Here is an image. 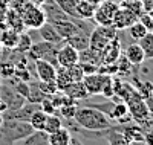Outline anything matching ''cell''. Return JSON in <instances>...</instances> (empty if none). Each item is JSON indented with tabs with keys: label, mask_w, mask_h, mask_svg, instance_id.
<instances>
[{
	"label": "cell",
	"mask_w": 153,
	"mask_h": 145,
	"mask_svg": "<svg viewBox=\"0 0 153 145\" xmlns=\"http://www.w3.org/2000/svg\"><path fill=\"white\" fill-rule=\"evenodd\" d=\"M3 124V116H2V113H0V125Z\"/></svg>",
	"instance_id": "52"
},
{
	"label": "cell",
	"mask_w": 153,
	"mask_h": 145,
	"mask_svg": "<svg viewBox=\"0 0 153 145\" xmlns=\"http://www.w3.org/2000/svg\"><path fill=\"white\" fill-rule=\"evenodd\" d=\"M118 8H120L118 2H113V0H104L101 5L97 6L92 21L95 24H98V26H112L115 12L118 11Z\"/></svg>",
	"instance_id": "5"
},
{
	"label": "cell",
	"mask_w": 153,
	"mask_h": 145,
	"mask_svg": "<svg viewBox=\"0 0 153 145\" xmlns=\"http://www.w3.org/2000/svg\"><path fill=\"white\" fill-rule=\"evenodd\" d=\"M117 67H118V72L117 75L121 76V78H126V76H130L133 73V69H135V66L127 60V57L124 54L120 55V58L117 60Z\"/></svg>",
	"instance_id": "26"
},
{
	"label": "cell",
	"mask_w": 153,
	"mask_h": 145,
	"mask_svg": "<svg viewBox=\"0 0 153 145\" xmlns=\"http://www.w3.org/2000/svg\"><path fill=\"white\" fill-rule=\"evenodd\" d=\"M107 145H132V142L127 139V136L121 131V125H112L106 130Z\"/></svg>",
	"instance_id": "13"
},
{
	"label": "cell",
	"mask_w": 153,
	"mask_h": 145,
	"mask_svg": "<svg viewBox=\"0 0 153 145\" xmlns=\"http://www.w3.org/2000/svg\"><path fill=\"white\" fill-rule=\"evenodd\" d=\"M74 121L76 122L78 127L89 131H100V130H106L112 127L110 119L103 112H100L94 107H87V105L76 109Z\"/></svg>",
	"instance_id": "1"
},
{
	"label": "cell",
	"mask_w": 153,
	"mask_h": 145,
	"mask_svg": "<svg viewBox=\"0 0 153 145\" xmlns=\"http://www.w3.org/2000/svg\"><path fill=\"white\" fill-rule=\"evenodd\" d=\"M12 145H17V144H12Z\"/></svg>",
	"instance_id": "56"
},
{
	"label": "cell",
	"mask_w": 153,
	"mask_h": 145,
	"mask_svg": "<svg viewBox=\"0 0 153 145\" xmlns=\"http://www.w3.org/2000/svg\"><path fill=\"white\" fill-rule=\"evenodd\" d=\"M78 55H80V52L76 49L63 43V46L58 47V50H57L58 66H61V67H69V66L78 63Z\"/></svg>",
	"instance_id": "9"
},
{
	"label": "cell",
	"mask_w": 153,
	"mask_h": 145,
	"mask_svg": "<svg viewBox=\"0 0 153 145\" xmlns=\"http://www.w3.org/2000/svg\"><path fill=\"white\" fill-rule=\"evenodd\" d=\"M144 145H153V138H152V136H146Z\"/></svg>",
	"instance_id": "48"
},
{
	"label": "cell",
	"mask_w": 153,
	"mask_h": 145,
	"mask_svg": "<svg viewBox=\"0 0 153 145\" xmlns=\"http://www.w3.org/2000/svg\"><path fill=\"white\" fill-rule=\"evenodd\" d=\"M57 29V32L60 34V37L63 40H66V38L72 37L74 34L80 32L78 26L75 24L74 18H68V20H61V21H55V23H51Z\"/></svg>",
	"instance_id": "14"
},
{
	"label": "cell",
	"mask_w": 153,
	"mask_h": 145,
	"mask_svg": "<svg viewBox=\"0 0 153 145\" xmlns=\"http://www.w3.org/2000/svg\"><path fill=\"white\" fill-rule=\"evenodd\" d=\"M69 145H84L81 141H78V139H76V138H72L71 139V142H69Z\"/></svg>",
	"instance_id": "46"
},
{
	"label": "cell",
	"mask_w": 153,
	"mask_h": 145,
	"mask_svg": "<svg viewBox=\"0 0 153 145\" xmlns=\"http://www.w3.org/2000/svg\"><path fill=\"white\" fill-rule=\"evenodd\" d=\"M124 55L127 57V60H129L133 66H141L144 63V60H146L144 50H143L141 46H139V43H130L129 46L126 47Z\"/></svg>",
	"instance_id": "17"
},
{
	"label": "cell",
	"mask_w": 153,
	"mask_h": 145,
	"mask_svg": "<svg viewBox=\"0 0 153 145\" xmlns=\"http://www.w3.org/2000/svg\"><path fill=\"white\" fill-rule=\"evenodd\" d=\"M97 6H94L92 3H89L87 0H78V5H76V12H78V17L83 20H89L92 21L94 14H95Z\"/></svg>",
	"instance_id": "24"
},
{
	"label": "cell",
	"mask_w": 153,
	"mask_h": 145,
	"mask_svg": "<svg viewBox=\"0 0 153 145\" xmlns=\"http://www.w3.org/2000/svg\"><path fill=\"white\" fill-rule=\"evenodd\" d=\"M19 37H20V32H17L16 29H12V28H9V26H6L5 31H3L0 44H2L5 49H16V46L19 43Z\"/></svg>",
	"instance_id": "20"
},
{
	"label": "cell",
	"mask_w": 153,
	"mask_h": 145,
	"mask_svg": "<svg viewBox=\"0 0 153 145\" xmlns=\"http://www.w3.org/2000/svg\"><path fill=\"white\" fill-rule=\"evenodd\" d=\"M46 118H48V115L43 112V110H35L32 115H31V118H29V124L32 125V128L34 130H43V127H45V122H46Z\"/></svg>",
	"instance_id": "33"
},
{
	"label": "cell",
	"mask_w": 153,
	"mask_h": 145,
	"mask_svg": "<svg viewBox=\"0 0 153 145\" xmlns=\"http://www.w3.org/2000/svg\"><path fill=\"white\" fill-rule=\"evenodd\" d=\"M121 52V43L118 38L112 40L103 50H101V64H113L120 58Z\"/></svg>",
	"instance_id": "12"
},
{
	"label": "cell",
	"mask_w": 153,
	"mask_h": 145,
	"mask_svg": "<svg viewBox=\"0 0 153 145\" xmlns=\"http://www.w3.org/2000/svg\"><path fill=\"white\" fill-rule=\"evenodd\" d=\"M9 0H0V8H8Z\"/></svg>",
	"instance_id": "51"
},
{
	"label": "cell",
	"mask_w": 153,
	"mask_h": 145,
	"mask_svg": "<svg viewBox=\"0 0 153 145\" xmlns=\"http://www.w3.org/2000/svg\"><path fill=\"white\" fill-rule=\"evenodd\" d=\"M20 16L25 24V29H38L46 23V16L42 9V6H37L31 2H28L23 5Z\"/></svg>",
	"instance_id": "3"
},
{
	"label": "cell",
	"mask_w": 153,
	"mask_h": 145,
	"mask_svg": "<svg viewBox=\"0 0 153 145\" xmlns=\"http://www.w3.org/2000/svg\"><path fill=\"white\" fill-rule=\"evenodd\" d=\"M6 110H8V105H6V102L3 101L2 95H0V113H3V112H6Z\"/></svg>",
	"instance_id": "45"
},
{
	"label": "cell",
	"mask_w": 153,
	"mask_h": 145,
	"mask_svg": "<svg viewBox=\"0 0 153 145\" xmlns=\"http://www.w3.org/2000/svg\"><path fill=\"white\" fill-rule=\"evenodd\" d=\"M40 110H43L46 115H54V113H57V109L54 107V104H52V101H51L49 96H46V98L40 102Z\"/></svg>",
	"instance_id": "40"
},
{
	"label": "cell",
	"mask_w": 153,
	"mask_h": 145,
	"mask_svg": "<svg viewBox=\"0 0 153 145\" xmlns=\"http://www.w3.org/2000/svg\"><path fill=\"white\" fill-rule=\"evenodd\" d=\"M76 109H78V105H76V102L65 104V105H61V107L57 110V115L61 118V119L71 121V119H74V116H75V112H76Z\"/></svg>",
	"instance_id": "34"
},
{
	"label": "cell",
	"mask_w": 153,
	"mask_h": 145,
	"mask_svg": "<svg viewBox=\"0 0 153 145\" xmlns=\"http://www.w3.org/2000/svg\"><path fill=\"white\" fill-rule=\"evenodd\" d=\"M63 43L69 44V46H72L74 49H76L78 52H81V50H84V49L89 47V34H84V32L80 31V32L74 34L72 37L66 38Z\"/></svg>",
	"instance_id": "18"
},
{
	"label": "cell",
	"mask_w": 153,
	"mask_h": 145,
	"mask_svg": "<svg viewBox=\"0 0 153 145\" xmlns=\"http://www.w3.org/2000/svg\"><path fill=\"white\" fill-rule=\"evenodd\" d=\"M22 145H49V135L43 130H34L28 138L23 139Z\"/></svg>",
	"instance_id": "22"
},
{
	"label": "cell",
	"mask_w": 153,
	"mask_h": 145,
	"mask_svg": "<svg viewBox=\"0 0 153 145\" xmlns=\"http://www.w3.org/2000/svg\"><path fill=\"white\" fill-rule=\"evenodd\" d=\"M149 32H152V34H153V28H152V29H150V31H149Z\"/></svg>",
	"instance_id": "55"
},
{
	"label": "cell",
	"mask_w": 153,
	"mask_h": 145,
	"mask_svg": "<svg viewBox=\"0 0 153 145\" xmlns=\"http://www.w3.org/2000/svg\"><path fill=\"white\" fill-rule=\"evenodd\" d=\"M25 3H26V0H9L8 8H12V9H16V11H19V12H20Z\"/></svg>",
	"instance_id": "43"
},
{
	"label": "cell",
	"mask_w": 153,
	"mask_h": 145,
	"mask_svg": "<svg viewBox=\"0 0 153 145\" xmlns=\"http://www.w3.org/2000/svg\"><path fill=\"white\" fill-rule=\"evenodd\" d=\"M38 34H40V37L43 38L45 41L48 43H52V44H57V46H61L63 44V38L60 37V34L57 32V29L54 28L51 23H45L42 28H38Z\"/></svg>",
	"instance_id": "15"
},
{
	"label": "cell",
	"mask_w": 153,
	"mask_h": 145,
	"mask_svg": "<svg viewBox=\"0 0 153 145\" xmlns=\"http://www.w3.org/2000/svg\"><path fill=\"white\" fill-rule=\"evenodd\" d=\"M16 72V64L8 60H0V78L2 80H8V78L14 76Z\"/></svg>",
	"instance_id": "36"
},
{
	"label": "cell",
	"mask_w": 153,
	"mask_h": 145,
	"mask_svg": "<svg viewBox=\"0 0 153 145\" xmlns=\"http://www.w3.org/2000/svg\"><path fill=\"white\" fill-rule=\"evenodd\" d=\"M58 3V6L66 12L71 18H80L78 12H76V5H78V0H55Z\"/></svg>",
	"instance_id": "29"
},
{
	"label": "cell",
	"mask_w": 153,
	"mask_h": 145,
	"mask_svg": "<svg viewBox=\"0 0 153 145\" xmlns=\"http://www.w3.org/2000/svg\"><path fill=\"white\" fill-rule=\"evenodd\" d=\"M138 43H139V46L143 47L146 58H153V34L147 32L146 37H143Z\"/></svg>",
	"instance_id": "35"
},
{
	"label": "cell",
	"mask_w": 153,
	"mask_h": 145,
	"mask_svg": "<svg viewBox=\"0 0 153 145\" xmlns=\"http://www.w3.org/2000/svg\"><path fill=\"white\" fill-rule=\"evenodd\" d=\"M144 102H146V105H147L149 113H150V115H153V95H150V96L144 98Z\"/></svg>",
	"instance_id": "44"
},
{
	"label": "cell",
	"mask_w": 153,
	"mask_h": 145,
	"mask_svg": "<svg viewBox=\"0 0 153 145\" xmlns=\"http://www.w3.org/2000/svg\"><path fill=\"white\" fill-rule=\"evenodd\" d=\"M28 2H31V3H34V5H37V6H42L46 0H28Z\"/></svg>",
	"instance_id": "47"
},
{
	"label": "cell",
	"mask_w": 153,
	"mask_h": 145,
	"mask_svg": "<svg viewBox=\"0 0 153 145\" xmlns=\"http://www.w3.org/2000/svg\"><path fill=\"white\" fill-rule=\"evenodd\" d=\"M61 127H65V125H63V119H61L57 113L48 115L46 122H45V127H43V131H46L48 135H51V133H54V131L60 130Z\"/></svg>",
	"instance_id": "27"
},
{
	"label": "cell",
	"mask_w": 153,
	"mask_h": 145,
	"mask_svg": "<svg viewBox=\"0 0 153 145\" xmlns=\"http://www.w3.org/2000/svg\"><path fill=\"white\" fill-rule=\"evenodd\" d=\"M34 67L37 72L38 81H55V66L46 60H35Z\"/></svg>",
	"instance_id": "11"
},
{
	"label": "cell",
	"mask_w": 153,
	"mask_h": 145,
	"mask_svg": "<svg viewBox=\"0 0 153 145\" xmlns=\"http://www.w3.org/2000/svg\"><path fill=\"white\" fill-rule=\"evenodd\" d=\"M127 113H129V107H127V102L118 99L115 101V105H113V112H112V119H120V118L126 116Z\"/></svg>",
	"instance_id": "37"
},
{
	"label": "cell",
	"mask_w": 153,
	"mask_h": 145,
	"mask_svg": "<svg viewBox=\"0 0 153 145\" xmlns=\"http://www.w3.org/2000/svg\"><path fill=\"white\" fill-rule=\"evenodd\" d=\"M127 31H129L130 37L133 38L135 41H139V40H141L143 37H146V34L149 32L147 28H146V26L139 21V20H136L132 26H129V28H127Z\"/></svg>",
	"instance_id": "32"
},
{
	"label": "cell",
	"mask_w": 153,
	"mask_h": 145,
	"mask_svg": "<svg viewBox=\"0 0 153 145\" xmlns=\"http://www.w3.org/2000/svg\"><path fill=\"white\" fill-rule=\"evenodd\" d=\"M118 3H120V6L127 8L129 11H132L136 17H139L141 14H144V12H146L141 0H120Z\"/></svg>",
	"instance_id": "30"
},
{
	"label": "cell",
	"mask_w": 153,
	"mask_h": 145,
	"mask_svg": "<svg viewBox=\"0 0 153 145\" xmlns=\"http://www.w3.org/2000/svg\"><path fill=\"white\" fill-rule=\"evenodd\" d=\"M32 44H34L32 37H31L28 32H20L19 43H17V46H16V50L22 52V54H28L29 49L32 47Z\"/></svg>",
	"instance_id": "31"
},
{
	"label": "cell",
	"mask_w": 153,
	"mask_h": 145,
	"mask_svg": "<svg viewBox=\"0 0 153 145\" xmlns=\"http://www.w3.org/2000/svg\"><path fill=\"white\" fill-rule=\"evenodd\" d=\"M110 78V75H104V73H92V75H84L83 83L89 92V95H101V90H103V86L106 84V81Z\"/></svg>",
	"instance_id": "7"
},
{
	"label": "cell",
	"mask_w": 153,
	"mask_h": 145,
	"mask_svg": "<svg viewBox=\"0 0 153 145\" xmlns=\"http://www.w3.org/2000/svg\"><path fill=\"white\" fill-rule=\"evenodd\" d=\"M138 20L141 21L146 28H147V31H150L152 28H153V17L149 14V12H144V14H141L138 17Z\"/></svg>",
	"instance_id": "41"
},
{
	"label": "cell",
	"mask_w": 153,
	"mask_h": 145,
	"mask_svg": "<svg viewBox=\"0 0 153 145\" xmlns=\"http://www.w3.org/2000/svg\"><path fill=\"white\" fill-rule=\"evenodd\" d=\"M72 139L71 130L66 127H61L60 130L49 135V145H69Z\"/></svg>",
	"instance_id": "19"
},
{
	"label": "cell",
	"mask_w": 153,
	"mask_h": 145,
	"mask_svg": "<svg viewBox=\"0 0 153 145\" xmlns=\"http://www.w3.org/2000/svg\"><path fill=\"white\" fill-rule=\"evenodd\" d=\"M132 86L136 89V92L139 95H141V98H147L152 95L153 92V83L149 81V80H139V76H133V83Z\"/></svg>",
	"instance_id": "25"
},
{
	"label": "cell",
	"mask_w": 153,
	"mask_h": 145,
	"mask_svg": "<svg viewBox=\"0 0 153 145\" xmlns=\"http://www.w3.org/2000/svg\"><path fill=\"white\" fill-rule=\"evenodd\" d=\"M42 9L46 16V21L48 23H55V21H61V20H68L71 18L65 11H63L55 0H46L42 5Z\"/></svg>",
	"instance_id": "8"
},
{
	"label": "cell",
	"mask_w": 153,
	"mask_h": 145,
	"mask_svg": "<svg viewBox=\"0 0 153 145\" xmlns=\"http://www.w3.org/2000/svg\"><path fill=\"white\" fill-rule=\"evenodd\" d=\"M37 84L46 96H52L58 92V87H57L55 81H37Z\"/></svg>",
	"instance_id": "39"
},
{
	"label": "cell",
	"mask_w": 153,
	"mask_h": 145,
	"mask_svg": "<svg viewBox=\"0 0 153 145\" xmlns=\"http://www.w3.org/2000/svg\"><path fill=\"white\" fill-rule=\"evenodd\" d=\"M118 38V29L115 26H98L92 29L89 35V47H92L98 52L103 50L112 40Z\"/></svg>",
	"instance_id": "2"
},
{
	"label": "cell",
	"mask_w": 153,
	"mask_h": 145,
	"mask_svg": "<svg viewBox=\"0 0 153 145\" xmlns=\"http://www.w3.org/2000/svg\"><path fill=\"white\" fill-rule=\"evenodd\" d=\"M87 2H89V3H92L94 6H98V5H101V3H103L104 0H87Z\"/></svg>",
	"instance_id": "49"
},
{
	"label": "cell",
	"mask_w": 153,
	"mask_h": 145,
	"mask_svg": "<svg viewBox=\"0 0 153 145\" xmlns=\"http://www.w3.org/2000/svg\"><path fill=\"white\" fill-rule=\"evenodd\" d=\"M80 64H81V67H83L84 75L97 73V72H98V67H100V66H95V64H86V63H80Z\"/></svg>",
	"instance_id": "42"
},
{
	"label": "cell",
	"mask_w": 153,
	"mask_h": 145,
	"mask_svg": "<svg viewBox=\"0 0 153 145\" xmlns=\"http://www.w3.org/2000/svg\"><path fill=\"white\" fill-rule=\"evenodd\" d=\"M2 52H3V46L0 44V57H2Z\"/></svg>",
	"instance_id": "53"
},
{
	"label": "cell",
	"mask_w": 153,
	"mask_h": 145,
	"mask_svg": "<svg viewBox=\"0 0 153 145\" xmlns=\"http://www.w3.org/2000/svg\"><path fill=\"white\" fill-rule=\"evenodd\" d=\"M66 69H68V73H69L72 81H83L84 72H83V67H81L80 63H75V64L69 66V67H66Z\"/></svg>",
	"instance_id": "38"
},
{
	"label": "cell",
	"mask_w": 153,
	"mask_h": 145,
	"mask_svg": "<svg viewBox=\"0 0 153 145\" xmlns=\"http://www.w3.org/2000/svg\"><path fill=\"white\" fill-rule=\"evenodd\" d=\"M78 63H86V64H95V66H101V52L87 47L84 50L80 52L78 55Z\"/></svg>",
	"instance_id": "21"
},
{
	"label": "cell",
	"mask_w": 153,
	"mask_h": 145,
	"mask_svg": "<svg viewBox=\"0 0 153 145\" xmlns=\"http://www.w3.org/2000/svg\"><path fill=\"white\" fill-rule=\"evenodd\" d=\"M149 14H150V16H152V17H153V9H152V11H150V12H149Z\"/></svg>",
	"instance_id": "54"
},
{
	"label": "cell",
	"mask_w": 153,
	"mask_h": 145,
	"mask_svg": "<svg viewBox=\"0 0 153 145\" xmlns=\"http://www.w3.org/2000/svg\"><path fill=\"white\" fill-rule=\"evenodd\" d=\"M136 20H138V17L133 14L132 11H129L127 8L120 6L118 11L115 12V17H113L112 26H115V28H117L118 31H124V29L129 28V26H132Z\"/></svg>",
	"instance_id": "10"
},
{
	"label": "cell",
	"mask_w": 153,
	"mask_h": 145,
	"mask_svg": "<svg viewBox=\"0 0 153 145\" xmlns=\"http://www.w3.org/2000/svg\"><path fill=\"white\" fill-rule=\"evenodd\" d=\"M0 95H2L3 101L6 102L8 110H17L26 102V98L22 96L20 93H17L14 89L9 87L5 83H0Z\"/></svg>",
	"instance_id": "6"
},
{
	"label": "cell",
	"mask_w": 153,
	"mask_h": 145,
	"mask_svg": "<svg viewBox=\"0 0 153 145\" xmlns=\"http://www.w3.org/2000/svg\"><path fill=\"white\" fill-rule=\"evenodd\" d=\"M63 92L74 101H83V99H87L89 96H91L83 81H74L66 90H63Z\"/></svg>",
	"instance_id": "16"
},
{
	"label": "cell",
	"mask_w": 153,
	"mask_h": 145,
	"mask_svg": "<svg viewBox=\"0 0 153 145\" xmlns=\"http://www.w3.org/2000/svg\"><path fill=\"white\" fill-rule=\"evenodd\" d=\"M152 95H153V92H152Z\"/></svg>",
	"instance_id": "57"
},
{
	"label": "cell",
	"mask_w": 153,
	"mask_h": 145,
	"mask_svg": "<svg viewBox=\"0 0 153 145\" xmlns=\"http://www.w3.org/2000/svg\"><path fill=\"white\" fill-rule=\"evenodd\" d=\"M45 98H46V95L40 90L38 84L35 81H29V93H28L26 101L28 102H32V104H40Z\"/></svg>",
	"instance_id": "28"
},
{
	"label": "cell",
	"mask_w": 153,
	"mask_h": 145,
	"mask_svg": "<svg viewBox=\"0 0 153 145\" xmlns=\"http://www.w3.org/2000/svg\"><path fill=\"white\" fill-rule=\"evenodd\" d=\"M74 81L71 80V76L68 73V69L66 67H61V66H57V69H55V84L58 87L60 92L63 90H66Z\"/></svg>",
	"instance_id": "23"
},
{
	"label": "cell",
	"mask_w": 153,
	"mask_h": 145,
	"mask_svg": "<svg viewBox=\"0 0 153 145\" xmlns=\"http://www.w3.org/2000/svg\"><path fill=\"white\" fill-rule=\"evenodd\" d=\"M5 28H6V23H0V41H2V35H3Z\"/></svg>",
	"instance_id": "50"
},
{
	"label": "cell",
	"mask_w": 153,
	"mask_h": 145,
	"mask_svg": "<svg viewBox=\"0 0 153 145\" xmlns=\"http://www.w3.org/2000/svg\"><path fill=\"white\" fill-rule=\"evenodd\" d=\"M58 47L60 46L48 43V41L43 40L40 43H34L26 55L32 61H35V60H46V61H49L51 64H54L57 67L58 66V61H57V50H58Z\"/></svg>",
	"instance_id": "4"
}]
</instances>
